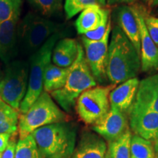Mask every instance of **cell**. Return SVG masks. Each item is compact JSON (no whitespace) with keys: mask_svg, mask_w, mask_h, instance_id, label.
I'll return each instance as SVG.
<instances>
[{"mask_svg":"<svg viewBox=\"0 0 158 158\" xmlns=\"http://www.w3.org/2000/svg\"><path fill=\"white\" fill-rule=\"evenodd\" d=\"M110 34L106 75L110 84L116 85L137 77L141 69V56L118 25Z\"/></svg>","mask_w":158,"mask_h":158,"instance_id":"1","label":"cell"},{"mask_svg":"<svg viewBox=\"0 0 158 158\" xmlns=\"http://www.w3.org/2000/svg\"><path fill=\"white\" fill-rule=\"evenodd\" d=\"M43 158H71L76 147V128L68 122L43 126L32 133Z\"/></svg>","mask_w":158,"mask_h":158,"instance_id":"2","label":"cell"},{"mask_svg":"<svg viewBox=\"0 0 158 158\" xmlns=\"http://www.w3.org/2000/svg\"><path fill=\"white\" fill-rule=\"evenodd\" d=\"M97 86V81L92 73L82 45H78L76 60L70 67L68 78L62 89L51 92L52 98L65 112L73 110L79 96L89 89Z\"/></svg>","mask_w":158,"mask_h":158,"instance_id":"3","label":"cell"},{"mask_svg":"<svg viewBox=\"0 0 158 158\" xmlns=\"http://www.w3.org/2000/svg\"><path fill=\"white\" fill-rule=\"evenodd\" d=\"M68 116L56 104L48 92L43 91L25 114H20L18 124L19 139L48 124L66 122Z\"/></svg>","mask_w":158,"mask_h":158,"instance_id":"4","label":"cell"},{"mask_svg":"<svg viewBox=\"0 0 158 158\" xmlns=\"http://www.w3.org/2000/svg\"><path fill=\"white\" fill-rule=\"evenodd\" d=\"M60 35L55 33L31 55L29 59V84L27 94L20 106V114H25L43 92V76L47 66L51 62L52 52Z\"/></svg>","mask_w":158,"mask_h":158,"instance_id":"5","label":"cell"},{"mask_svg":"<svg viewBox=\"0 0 158 158\" xmlns=\"http://www.w3.org/2000/svg\"><path fill=\"white\" fill-rule=\"evenodd\" d=\"M59 26L33 13L25 15L18 26L19 48L23 54H33L49 37L57 33Z\"/></svg>","mask_w":158,"mask_h":158,"instance_id":"6","label":"cell"},{"mask_svg":"<svg viewBox=\"0 0 158 158\" xmlns=\"http://www.w3.org/2000/svg\"><path fill=\"white\" fill-rule=\"evenodd\" d=\"M29 63L13 60L7 64L0 81V99L15 110H19L27 94L29 84Z\"/></svg>","mask_w":158,"mask_h":158,"instance_id":"7","label":"cell"},{"mask_svg":"<svg viewBox=\"0 0 158 158\" xmlns=\"http://www.w3.org/2000/svg\"><path fill=\"white\" fill-rule=\"evenodd\" d=\"M115 85L94 86L79 96L76 111L79 118L86 124H94L109 111V94Z\"/></svg>","mask_w":158,"mask_h":158,"instance_id":"8","label":"cell"},{"mask_svg":"<svg viewBox=\"0 0 158 158\" xmlns=\"http://www.w3.org/2000/svg\"><path fill=\"white\" fill-rule=\"evenodd\" d=\"M110 32L111 25L109 27L103 38L100 40H89L82 37L85 58L95 80L101 84L108 79L106 75V67Z\"/></svg>","mask_w":158,"mask_h":158,"instance_id":"9","label":"cell"},{"mask_svg":"<svg viewBox=\"0 0 158 158\" xmlns=\"http://www.w3.org/2000/svg\"><path fill=\"white\" fill-rule=\"evenodd\" d=\"M130 126L135 135L150 141L158 139V113L135 102L130 110Z\"/></svg>","mask_w":158,"mask_h":158,"instance_id":"10","label":"cell"},{"mask_svg":"<svg viewBox=\"0 0 158 158\" xmlns=\"http://www.w3.org/2000/svg\"><path fill=\"white\" fill-rule=\"evenodd\" d=\"M133 7L140 31L141 70L144 72L158 70V46L151 38L147 31L144 21L145 13L141 7L133 5Z\"/></svg>","mask_w":158,"mask_h":158,"instance_id":"11","label":"cell"},{"mask_svg":"<svg viewBox=\"0 0 158 158\" xmlns=\"http://www.w3.org/2000/svg\"><path fill=\"white\" fill-rule=\"evenodd\" d=\"M128 129L125 114L112 106L109 111L92 126V130L108 142L117 139Z\"/></svg>","mask_w":158,"mask_h":158,"instance_id":"12","label":"cell"},{"mask_svg":"<svg viewBox=\"0 0 158 158\" xmlns=\"http://www.w3.org/2000/svg\"><path fill=\"white\" fill-rule=\"evenodd\" d=\"M20 15L0 23V59L6 64L13 61L19 52L18 26Z\"/></svg>","mask_w":158,"mask_h":158,"instance_id":"13","label":"cell"},{"mask_svg":"<svg viewBox=\"0 0 158 158\" xmlns=\"http://www.w3.org/2000/svg\"><path fill=\"white\" fill-rule=\"evenodd\" d=\"M140 81L137 77L124 81L114 87L109 94L110 105L125 114L135 101Z\"/></svg>","mask_w":158,"mask_h":158,"instance_id":"14","label":"cell"},{"mask_svg":"<svg viewBox=\"0 0 158 158\" xmlns=\"http://www.w3.org/2000/svg\"><path fill=\"white\" fill-rule=\"evenodd\" d=\"M107 148L106 141L98 134L84 132L71 158H106Z\"/></svg>","mask_w":158,"mask_h":158,"instance_id":"15","label":"cell"},{"mask_svg":"<svg viewBox=\"0 0 158 158\" xmlns=\"http://www.w3.org/2000/svg\"><path fill=\"white\" fill-rule=\"evenodd\" d=\"M109 20L108 9L98 5H92L81 12L75 25L78 34L84 35L107 23Z\"/></svg>","mask_w":158,"mask_h":158,"instance_id":"16","label":"cell"},{"mask_svg":"<svg viewBox=\"0 0 158 158\" xmlns=\"http://www.w3.org/2000/svg\"><path fill=\"white\" fill-rule=\"evenodd\" d=\"M116 16L118 23V26L126 35V37L131 41L140 54L141 40H140L139 27L133 6L123 5L119 7L117 10Z\"/></svg>","mask_w":158,"mask_h":158,"instance_id":"17","label":"cell"},{"mask_svg":"<svg viewBox=\"0 0 158 158\" xmlns=\"http://www.w3.org/2000/svg\"><path fill=\"white\" fill-rule=\"evenodd\" d=\"M78 45L76 40L72 38L58 40L53 49L51 62L60 68H70L78 56Z\"/></svg>","mask_w":158,"mask_h":158,"instance_id":"18","label":"cell"},{"mask_svg":"<svg viewBox=\"0 0 158 158\" xmlns=\"http://www.w3.org/2000/svg\"><path fill=\"white\" fill-rule=\"evenodd\" d=\"M135 102L158 113V73L140 81Z\"/></svg>","mask_w":158,"mask_h":158,"instance_id":"19","label":"cell"},{"mask_svg":"<svg viewBox=\"0 0 158 158\" xmlns=\"http://www.w3.org/2000/svg\"><path fill=\"white\" fill-rule=\"evenodd\" d=\"M70 68H64L49 63L43 76V90L45 92H54L64 86L68 78Z\"/></svg>","mask_w":158,"mask_h":158,"instance_id":"20","label":"cell"},{"mask_svg":"<svg viewBox=\"0 0 158 158\" xmlns=\"http://www.w3.org/2000/svg\"><path fill=\"white\" fill-rule=\"evenodd\" d=\"M19 114L0 99V133L13 135L18 131Z\"/></svg>","mask_w":158,"mask_h":158,"instance_id":"21","label":"cell"},{"mask_svg":"<svg viewBox=\"0 0 158 158\" xmlns=\"http://www.w3.org/2000/svg\"><path fill=\"white\" fill-rule=\"evenodd\" d=\"M131 138V131L128 129L117 139L108 142L106 158H130Z\"/></svg>","mask_w":158,"mask_h":158,"instance_id":"22","label":"cell"},{"mask_svg":"<svg viewBox=\"0 0 158 158\" xmlns=\"http://www.w3.org/2000/svg\"><path fill=\"white\" fill-rule=\"evenodd\" d=\"M130 158H155V152L152 141L137 135H132Z\"/></svg>","mask_w":158,"mask_h":158,"instance_id":"23","label":"cell"},{"mask_svg":"<svg viewBox=\"0 0 158 158\" xmlns=\"http://www.w3.org/2000/svg\"><path fill=\"white\" fill-rule=\"evenodd\" d=\"M14 158H43L31 134L16 143Z\"/></svg>","mask_w":158,"mask_h":158,"instance_id":"24","label":"cell"},{"mask_svg":"<svg viewBox=\"0 0 158 158\" xmlns=\"http://www.w3.org/2000/svg\"><path fill=\"white\" fill-rule=\"evenodd\" d=\"M107 0H65L64 11L67 19H70L92 5L105 7Z\"/></svg>","mask_w":158,"mask_h":158,"instance_id":"25","label":"cell"},{"mask_svg":"<svg viewBox=\"0 0 158 158\" xmlns=\"http://www.w3.org/2000/svg\"><path fill=\"white\" fill-rule=\"evenodd\" d=\"M31 7L41 16L48 18L56 13L61 7V0H28Z\"/></svg>","mask_w":158,"mask_h":158,"instance_id":"26","label":"cell"},{"mask_svg":"<svg viewBox=\"0 0 158 158\" xmlns=\"http://www.w3.org/2000/svg\"><path fill=\"white\" fill-rule=\"evenodd\" d=\"M22 0H0V23L20 15Z\"/></svg>","mask_w":158,"mask_h":158,"instance_id":"27","label":"cell"},{"mask_svg":"<svg viewBox=\"0 0 158 158\" xmlns=\"http://www.w3.org/2000/svg\"><path fill=\"white\" fill-rule=\"evenodd\" d=\"M144 21L150 37L158 46V18L144 14Z\"/></svg>","mask_w":158,"mask_h":158,"instance_id":"28","label":"cell"},{"mask_svg":"<svg viewBox=\"0 0 158 158\" xmlns=\"http://www.w3.org/2000/svg\"><path fill=\"white\" fill-rule=\"evenodd\" d=\"M110 25H111L110 24V20H109V21L107 23H105V24L102 25L101 27H100L99 28L95 29V30L86 33V34L83 35V37L92 41L100 40L106 35Z\"/></svg>","mask_w":158,"mask_h":158,"instance_id":"29","label":"cell"},{"mask_svg":"<svg viewBox=\"0 0 158 158\" xmlns=\"http://www.w3.org/2000/svg\"><path fill=\"white\" fill-rule=\"evenodd\" d=\"M15 147H16V142L15 139H12L11 141H10L4 152L2 154L1 158H14Z\"/></svg>","mask_w":158,"mask_h":158,"instance_id":"30","label":"cell"},{"mask_svg":"<svg viewBox=\"0 0 158 158\" xmlns=\"http://www.w3.org/2000/svg\"><path fill=\"white\" fill-rule=\"evenodd\" d=\"M11 135L10 134L7 133H0V153H3L6 149Z\"/></svg>","mask_w":158,"mask_h":158,"instance_id":"31","label":"cell"},{"mask_svg":"<svg viewBox=\"0 0 158 158\" xmlns=\"http://www.w3.org/2000/svg\"><path fill=\"white\" fill-rule=\"evenodd\" d=\"M149 7H158V0H142Z\"/></svg>","mask_w":158,"mask_h":158,"instance_id":"32","label":"cell"},{"mask_svg":"<svg viewBox=\"0 0 158 158\" xmlns=\"http://www.w3.org/2000/svg\"><path fill=\"white\" fill-rule=\"evenodd\" d=\"M134 0H108V2L110 4L116 3H131Z\"/></svg>","mask_w":158,"mask_h":158,"instance_id":"33","label":"cell"},{"mask_svg":"<svg viewBox=\"0 0 158 158\" xmlns=\"http://www.w3.org/2000/svg\"><path fill=\"white\" fill-rule=\"evenodd\" d=\"M154 149H155V152L158 155V139L156 140L155 141V145H154Z\"/></svg>","mask_w":158,"mask_h":158,"instance_id":"34","label":"cell"},{"mask_svg":"<svg viewBox=\"0 0 158 158\" xmlns=\"http://www.w3.org/2000/svg\"><path fill=\"white\" fill-rule=\"evenodd\" d=\"M2 153H0V158H1V157H2Z\"/></svg>","mask_w":158,"mask_h":158,"instance_id":"35","label":"cell"},{"mask_svg":"<svg viewBox=\"0 0 158 158\" xmlns=\"http://www.w3.org/2000/svg\"><path fill=\"white\" fill-rule=\"evenodd\" d=\"M156 158H158V155H157V157H156Z\"/></svg>","mask_w":158,"mask_h":158,"instance_id":"36","label":"cell"}]
</instances>
